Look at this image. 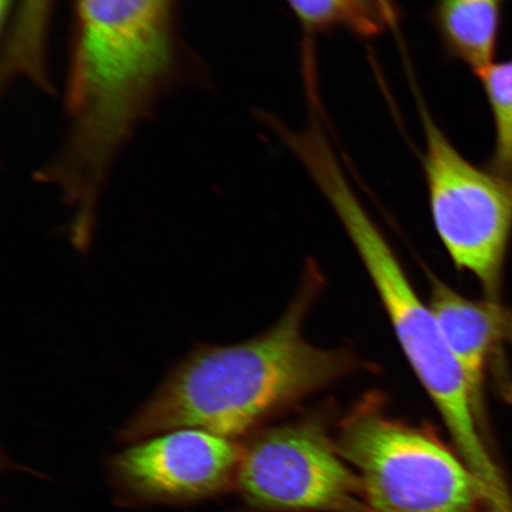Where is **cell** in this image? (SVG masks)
Instances as JSON below:
<instances>
[{
    "label": "cell",
    "instance_id": "8992f818",
    "mask_svg": "<svg viewBox=\"0 0 512 512\" xmlns=\"http://www.w3.org/2000/svg\"><path fill=\"white\" fill-rule=\"evenodd\" d=\"M235 483L255 509L366 512L356 472L313 420L268 428L241 447Z\"/></svg>",
    "mask_w": 512,
    "mask_h": 512
},
{
    "label": "cell",
    "instance_id": "52a82bcc",
    "mask_svg": "<svg viewBox=\"0 0 512 512\" xmlns=\"http://www.w3.org/2000/svg\"><path fill=\"white\" fill-rule=\"evenodd\" d=\"M241 447L197 428H177L139 440L114 459L119 482L140 498L185 502L236 482Z\"/></svg>",
    "mask_w": 512,
    "mask_h": 512
},
{
    "label": "cell",
    "instance_id": "3957f363",
    "mask_svg": "<svg viewBox=\"0 0 512 512\" xmlns=\"http://www.w3.org/2000/svg\"><path fill=\"white\" fill-rule=\"evenodd\" d=\"M299 160L360 256L403 354L443 419L458 456L476 477H490L497 464L485 443V419L430 304L422 302L386 236L358 200L331 144L316 140L304 147Z\"/></svg>",
    "mask_w": 512,
    "mask_h": 512
},
{
    "label": "cell",
    "instance_id": "7a4b0ae2",
    "mask_svg": "<svg viewBox=\"0 0 512 512\" xmlns=\"http://www.w3.org/2000/svg\"><path fill=\"white\" fill-rule=\"evenodd\" d=\"M174 0H76L59 155L83 184L106 181L114 159L169 87L177 68Z\"/></svg>",
    "mask_w": 512,
    "mask_h": 512
},
{
    "label": "cell",
    "instance_id": "ba28073f",
    "mask_svg": "<svg viewBox=\"0 0 512 512\" xmlns=\"http://www.w3.org/2000/svg\"><path fill=\"white\" fill-rule=\"evenodd\" d=\"M431 281V309L485 419L486 375L498 366L507 373L503 355L512 345V307L466 298L435 277Z\"/></svg>",
    "mask_w": 512,
    "mask_h": 512
},
{
    "label": "cell",
    "instance_id": "7c38bea8",
    "mask_svg": "<svg viewBox=\"0 0 512 512\" xmlns=\"http://www.w3.org/2000/svg\"><path fill=\"white\" fill-rule=\"evenodd\" d=\"M54 0H19L8 29L11 47L17 53L36 56L47 50V37Z\"/></svg>",
    "mask_w": 512,
    "mask_h": 512
},
{
    "label": "cell",
    "instance_id": "6da1fadb",
    "mask_svg": "<svg viewBox=\"0 0 512 512\" xmlns=\"http://www.w3.org/2000/svg\"><path fill=\"white\" fill-rule=\"evenodd\" d=\"M320 285L311 267L270 330L247 342L192 351L127 422L120 439L139 441L177 428L233 439L350 375L357 367L350 352L318 348L305 338Z\"/></svg>",
    "mask_w": 512,
    "mask_h": 512
},
{
    "label": "cell",
    "instance_id": "5b68a950",
    "mask_svg": "<svg viewBox=\"0 0 512 512\" xmlns=\"http://www.w3.org/2000/svg\"><path fill=\"white\" fill-rule=\"evenodd\" d=\"M422 157L434 228L459 270L475 275L485 298L499 300L512 235V178L477 168L420 104Z\"/></svg>",
    "mask_w": 512,
    "mask_h": 512
},
{
    "label": "cell",
    "instance_id": "4fadbf2b",
    "mask_svg": "<svg viewBox=\"0 0 512 512\" xmlns=\"http://www.w3.org/2000/svg\"><path fill=\"white\" fill-rule=\"evenodd\" d=\"M17 3L18 0H0V19H2L3 30L8 27Z\"/></svg>",
    "mask_w": 512,
    "mask_h": 512
},
{
    "label": "cell",
    "instance_id": "8fae6325",
    "mask_svg": "<svg viewBox=\"0 0 512 512\" xmlns=\"http://www.w3.org/2000/svg\"><path fill=\"white\" fill-rule=\"evenodd\" d=\"M477 76L482 81L495 123V146L489 170L512 178V57L492 63Z\"/></svg>",
    "mask_w": 512,
    "mask_h": 512
},
{
    "label": "cell",
    "instance_id": "9c48e42d",
    "mask_svg": "<svg viewBox=\"0 0 512 512\" xmlns=\"http://www.w3.org/2000/svg\"><path fill=\"white\" fill-rule=\"evenodd\" d=\"M505 0H438L432 21L448 56L478 75L494 63Z\"/></svg>",
    "mask_w": 512,
    "mask_h": 512
},
{
    "label": "cell",
    "instance_id": "277c9868",
    "mask_svg": "<svg viewBox=\"0 0 512 512\" xmlns=\"http://www.w3.org/2000/svg\"><path fill=\"white\" fill-rule=\"evenodd\" d=\"M337 447L360 479L366 512H488L457 452L363 401L345 416Z\"/></svg>",
    "mask_w": 512,
    "mask_h": 512
},
{
    "label": "cell",
    "instance_id": "30bf717a",
    "mask_svg": "<svg viewBox=\"0 0 512 512\" xmlns=\"http://www.w3.org/2000/svg\"><path fill=\"white\" fill-rule=\"evenodd\" d=\"M306 34L345 30L370 40L395 27L399 10L393 0H286Z\"/></svg>",
    "mask_w": 512,
    "mask_h": 512
}]
</instances>
